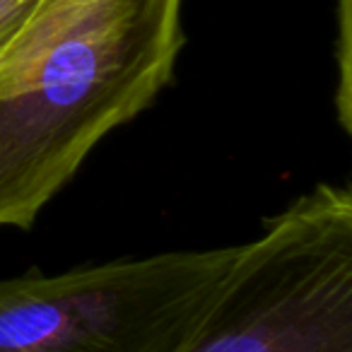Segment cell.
Listing matches in <instances>:
<instances>
[{"label": "cell", "instance_id": "5", "mask_svg": "<svg viewBox=\"0 0 352 352\" xmlns=\"http://www.w3.org/2000/svg\"><path fill=\"white\" fill-rule=\"evenodd\" d=\"M36 0H0V46L12 34L22 17L34 8Z\"/></svg>", "mask_w": 352, "mask_h": 352}, {"label": "cell", "instance_id": "4", "mask_svg": "<svg viewBox=\"0 0 352 352\" xmlns=\"http://www.w3.org/2000/svg\"><path fill=\"white\" fill-rule=\"evenodd\" d=\"M338 41H336V60H338V87H336V107L338 121L342 131L352 133V34H350V0H338Z\"/></svg>", "mask_w": 352, "mask_h": 352}, {"label": "cell", "instance_id": "1", "mask_svg": "<svg viewBox=\"0 0 352 352\" xmlns=\"http://www.w3.org/2000/svg\"><path fill=\"white\" fill-rule=\"evenodd\" d=\"M184 0H36L0 46V227L30 230L171 82Z\"/></svg>", "mask_w": 352, "mask_h": 352}, {"label": "cell", "instance_id": "3", "mask_svg": "<svg viewBox=\"0 0 352 352\" xmlns=\"http://www.w3.org/2000/svg\"><path fill=\"white\" fill-rule=\"evenodd\" d=\"M239 246L0 280V352H176Z\"/></svg>", "mask_w": 352, "mask_h": 352}, {"label": "cell", "instance_id": "2", "mask_svg": "<svg viewBox=\"0 0 352 352\" xmlns=\"http://www.w3.org/2000/svg\"><path fill=\"white\" fill-rule=\"evenodd\" d=\"M176 352H352V191L318 184L241 244Z\"/></svg>", "mask_w": 352, "mask_h": 352}]
</instances>
